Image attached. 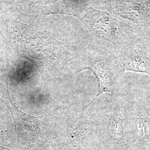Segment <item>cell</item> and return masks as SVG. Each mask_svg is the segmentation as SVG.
Listing matches in <instances>:
<instances>
[{
    "label": "cell",
    "mask_w": 150,
    "mask_h": 150,
    "mask_svg": "<svg viewBox=\"0 0 150 150\" xmlns=\"http://www.w3.org/2000/svg\"><path fill=\"white\" fill-rule=\"evenodd\" d=\"M85 69L91 70L96 76L98 82V91L93 100L81 110L85 109L90 106L92 102L104 92H111L112 87V80L111 74L106 64L100 61H95L91 64Z\"/></svg>",
    "instance_id": "1"
},
{
    "label": "cell",
    "mask_w": 150,
    "mask_h": 150,
    "mask_svg": "<svg viewBox=\"0 0 150 150\" xmlns=\"http://www.w3.org/2000/svg\"><path fill=\"white\" fill-rule=\"evenodd\" d=\"M123 67L125 71L146 72L150 74L145 62L135 56H129L123 61Z\"/></svg>",
    "instance_id": "2"
},
{
    "label": "cell",
    "mask_w": 150,
    "mask_h": 150,
    "mask_svg": "<svg viewBox=\"0 0 150 150\" xmlns=\"http://www.w3.org/2000/svg\"><path fill=\"white\" fill-rule=\"evenodd\" d=\"M109 130L113 139L120 142H123V124L121 118L118 117L112 118L109 123Z\"/></svg>",
    "instance_id": "3"
},
{
    "label": "cell",
    "mask_w": 150,
    "mask_h": 150,
    "mask_svg": "<svg viewBox=\"0 0 150 150\" xmlns=\"http://www.w3.org/2000/svg\"><path fill=\"white\" fill-rule=\"evenodd\" d=\"M136 132L138 137L141 139H146L150 134V129L148 123L144 118L139 117L135 122Z\"/></svg>",
    "instance_id": "4"
}]
</instances>
